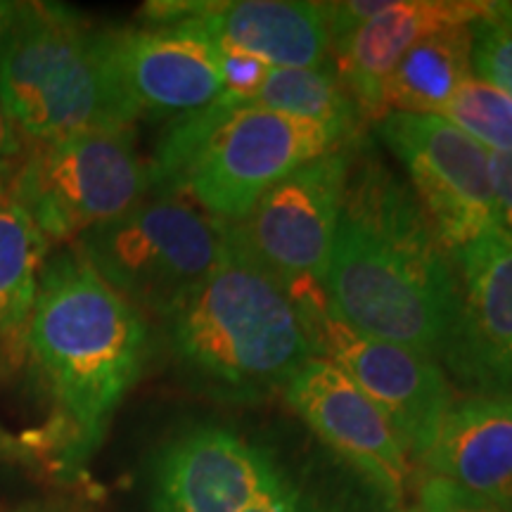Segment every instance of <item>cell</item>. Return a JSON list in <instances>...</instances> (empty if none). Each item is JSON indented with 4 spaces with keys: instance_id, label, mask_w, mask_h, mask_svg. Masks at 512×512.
<instances>
[{
    "instance_id": "obj_1",
    "label": "cell",
    "mask_w": 512,
    "mask_h": 512,
    "mask_svg": "<svg viewBox=\"0 0 512 512\" xmlns=\"http://www.w3.org/2000/svg\"><path fill=\"white\" fill-rule=\"evenodd\" d=\"M323 292L361 335L444 356L458 309L456 261L413 190L363 152H349Z\"/></svg>"
},
{
    "instance_id": "obj_2",
    "label": "cell",
    "mask_w": 512,
    "mask_h": 512,
    "mask_svg": "<svg viewBox=\"0 0 512 512\" xmlns=\"http://www.w3.org/2000/svg\"><path fill=\"white\" fill-rule=\"evenodd\" d=\"M24 347L57 406L67 463H83L143 375L145 316L95 273L76 245L48 254L38 275Z\"/></svg>"
},
{
    "instance_id": "obj_3",
    "label": "cell",
    "mask_w": 512,
    "mask_h": 512,
    "mask_svg": "<svg viewBox=\"0 0 512 512\" xmlns=\"http://www.w3.org/2000/svg\"><path fill=\"white\" fill-rule=\"evenodd\" d=\"M176 366L197 389L226 401H256L285 389L316 356L297 304L238 247L164 316Z\"/></svg>"
},
{
    "instance_id": "obj_4",
    "label": "cell",
    "mask_w": 512,
    "mask_h": 512,
    "mask_svg": "<svg viewBox=\"0 0 512 512\" xmlns=\"http://www.w3.org/2000/svg\"><path fill=\"white\" fill-rule=\"evenodd\" d=\"M351 145L332 128L223 93L176 117L150 164L157 197H188L223 223H238L266 190L299 166Z\"/></svg>"
},
{
    "instance_id": "obj_5",
    "label": "cell",
    "mask_w": 512,
    "mask_h": 512,
    "mask_svg": "<svg viewBox=\"0 0 512 512\" xmlns=\"http://www.w3.org/2000/svg\"><path fill=\"white\" fill-rule=\"evenodd\" d=\"M0 105L34 143L138 119L107 67L100 29L48 3H31L0 60Z\"/></svg>"
},
{
    "instance_id": "obj_6",
    "label": "cell",
    "mask_w": 512,
    "mask_h": 512,
    "mask_svg": "<svg viewBox=\"0 0 512 512\" xmlns=\"http://www.w3.org/2000/svg\"><path fill=\"white\" fill-rule=\"evenodd\" d=\"M74 245L126 302L164 318L226 259L230 223L178 197H155Z\"/></svg>"
},
{
    "instance_id": "obj_7",
    "label": "cell",
    "mask_w": 512,
    "mask_h": 512,
    "mask_svg": "<svg viewBox=\"0 0 512 512\" xmlns=\"http://www.w3.org/2000/svg\"><path fill=\"white\" fill-rule=\"evenodd\" d=\"M147 192L150 166L138 157L131 128H121L38 140L10 176L8 197L48 242H67L124 216Z\"/></svg>"
},
{
    "instance_id": "obj_8",
    "label": "cell",
    "mask_w": 512,
    "mask_h": 512,
    "mask_svg": "<svg viewBox=\"0 0 512 512\" xmlns=\"http://www.w3.org/2000/svg\"><path fill=\"white\" fill-rule=\"evenodd\" d=\"M287 294L302 313L316 356L335 363L380 408L408 458L422 463L453 406L439 363L349 328L330 311L320 283H302Z\"/></svg>"
},
{
    "instance_id": "obj_9",
    "label": "cell",
    "mask_w": 512,
    "mask_h": 512,
    "mask_svg": "<svg viewBox=\"0 0 512 512\" xmlns=\"http://www.w3.org/2000/svg\"><path fill=\"white\" fill-rule=\"evenodd\" d=\"M375 126L448 252L501 228L486 147L439 114L394 112Z\"/></svg>"
},
{
    "instance_id": "obj_10",
    "label": "cell",
    "mask_w": 512,
    "mask_h": 512,
    "mask_svg": "<svg viewBox=\"0 0 512 512\" xmlns=\"http://www.w3.org/2000/svg\"><path fill=\"white\" fill-rule=\"evenodd\" d=\"M351 145L299 166L261 195L233 238L249 259L287 292L302 283L323 285L335 245L339 204Z\"/></svg>"
},
{
    "instance_id": "obj_11",
    "label": "cell",
    "mask_w": 512,
    "mask_h": 512,
    "mask_svg": "<svg viewBox=\"0 0 512 512\" xmlns=\"http://www.w3.org/2000/svg\"><path fill=\"white\" fill-rule=\"evenodd\" d=\"M283 472L273 451L228 427H188L152 458L147 512H245Z\"/></svg>"
},
{
    "instance_id": "obj_12",
    "label": "cell",
    "mask_w": 512,
    "mask_h": 512,
    "mask_svg": "<svg viewBox=\"0 0 512 512\" xmlns=\"http://www.w3.org/2000/svg\"><path fill=\"white\" fill-rule=\"evenodd\" d=\"M285 399L304 425L389 505L411 484V458L380 408L328 358L313 356L287 382Z\"/></svg>"
},
{
    "instance_id": "obj_13",
    "label": "cell",
    "mask_w": 512,
    "mask_h": 512,
    "mask_svg": "<svg viewBox=\"0 0 512 512\" xmlns=\"http://www.w3.org/2000/svg\"><path fill=\"white\" fill-rule=\"evenodd\" d=\"M453 261L458 309L441 358L479 396H512V235L489 230Z\"/></svg>"
},
{
    "instance_id": "obj_14",
    "label": "cell",
    "mask_w": 512,
    "mask_h": 512,
    "mask_svg": "<svg viewBox=\"0 0 512 512\" xmlns=\"http://www.w3.org/2000/svg\"><path fill=\"white\" fill-rule=\"evenodd\" d=\"M140 15L147 27L185 31L271 67H323L332 50L318 3L306 0H157Z\"/></svg>"
},
{
    "instance_id": "obj_15",
    "label": "cell",
    "mask_w": 512,
    "mask_h": 512,
    "mask_svg": "<svg viewBox=\"0 0 512 512\" xmlns=\"http://www.w3.org/2000/svg\"><path fill=\"white\" fill-rule=\"evenodd\" d=\"M102 53L136 117H183L223 95L216 48L178 29H100Z\"/></svg>"
},
{
    "instance_id": "obj_16",
    "label": "cell",
    "mask_w": 512,
    "mask_h": 512,
    "mask_svg": "<svg viewBox=\"0 0 512 512\" xmlns=\"http://www.w3.org/2000/svg\"><path fill=\"white\" fill-rule=\"evenodd\" d=\"M486 0H394L387 10L332 46L335 72L363 119L384 114L382 88L396 62L422 38L451 27H470L489 12Z\"/></svg>"
},
{
    "instance_id": "obj_17",
    "label": "cell",
    "mask_w": 512,
    "mask_h": 512,
    "mask_svg": "<svg viewBox=\"0 0 512 512\" xmlns=\"http://www.w3.org/2000/svg\"><path fill=\"white\" fill-rule=\"evenodd\" d=\"M422 465L434 477L512 510V396H472L448 408Z\"/></svg>"
},
{
    "instance_id": "obj_18",
    "label": "cell",
    "mask_w": 512,
    "mask_h": 512,
    "mask_svg": "<svg viewBox=\"0 0 512 512\" xmlns=\"http://www.w3.org/2000/svg\"><path fill=\"white\" fill-rule=\"evenodd\" d=\"M470 27L422 38L396 62L382 88L384 114H444L453 95L475 74Z\"/></svg>"
},
{
    "instance_id": "obj_19",
    "label": "cell",
    "mask_w": 512,
    "mask_h": 512,
    "mask_svg": "<svg viewBox=\"0 0 512 512\" xmlns=\"http://www.w3.org/2000/svg\"><path fill=\"white\" fill-rule=\"evenodd\" d=\"M247 105L264 107L290 117L311 119L354 143L363 114L356 107L335 69L330 67H271Z\"/></svg>"
},
{
    "instance_id": "obj_20",
    "label": "cell",
    "mask_w": 512,
    "mask_h": 512,
    "mask_svg": "<svg viewBox=\"0 0 512 512\" xmlns=\"http://www.w3.org/2000/svg\"><path fill=\"white\" fill-rule=\"evenodd\" d=\"M50 242L29 214L8 195H0V337L24 342L38 275Z\"/></svg>"
},
{
    "instance_id": "obj_21",
    "label": "cell",
    "mask_w": 512,
    "mask_h": 512,
    "mask_svg": "<svg viewBox=\"0 0 512 512\" xmlns=\"http://www.w3.org/2000/svg\"><path fill=\"white\" fill-rule=\"evenodd\" d=\"M441 117L491 152H512V98L472 74Z\"/></svg>"
},
{
    "instance_id": "obj_22",
    "label": "cell",
    "mask_w": 512,
    "mask_h": 512,
    "mask_svg": "<svg viewBox=\"0 0 512 512\" xmlns=\"http://www.w3.org/2000/svg\"><path fill=\"white\" fill-rule=\"evenodd\" d=\"M470 29L472 72L512 98V3H491Z\"/></svg>"
},
{
    "instance_id": "obj_23",
    "label": "cell",
    "mask_w": 512,
    "mask_h": 512,
    "mask_svg": "<svg viewBox=\"0 0 512 512\" xmlns=\"http://www.w3.org/2000/svg\"><path fill=\"white\" fill-rule=\"evenodd\" d=\"M245 512H370L354 505L351 501L344 503L342 498L323 494L316 486H309L285 467L271 489H266Z\"/></svg>"
},
{
    "instance_id": "obj_24",
    "label": "cell",
    "mask_w": 512,
    "mask_h": 512,
    "mask_svg": "<svg viewBox=\"0 0 512 512\" xmlns=\"http://www.w3.org/2000/svg\"><path fill=\"white\" fill-rule=\"evenodd\" d=\"M216 48V62H219V72L223 79V93L233 95L238 100H249L261 81L266 79L271 64H266L259 57L240 53V50Z\"/></svg>"
},
{
    "instance_id": "obj_25",
    "label": "cell",
    "mask_w": 512,
    "mask_h": 512,
    "mask_svg": "<svg viewBox=\"0 0 512 512\" xmlns=\"http://www.w3.org/2000/svg\"><path fill=\"white\" fill-rule=\"evenodd\" d=\"M394 0H337V3H318L323 15L325 29H328L330 46L344 41V38L361 29L363 24L380 15Z\"/></svg>"
},
{
    "instance_id": "obj_26",
    "label": "cell",
    "mask_w": 512,
    "mask_h": 512,
    "mask_svg": "<svg viewBox=\"0 0 512 512\" xmlns=\"http://www.w3.org/2000/svg\"><path fill=\"white\" fill-rule=\"evenodd\" d=\"M418 512H505L491 501H484L446 479L427 475L420 484V510Z\"/></svg>"
},
{
    "instance_id": "obj_27",
    "label": "cell",
    "mask_w": 512,
    "mask_h": 512,
    "mask_svg": "<svg viewBox=\"0 0 512 512\" xmlns=\"http://www.w3.org/2000/svg\"><path fill=\"white\" fill-rule=\"evenodd\" d=\"M489 174L494 188L498 223L512 235V152L489 150Z\"/></svg>"
},
{
    "instance_id": "obj_28",
    "label": "cell",
    "mask_w": 512,
    "mask_h": 512,
    "mask_svg": "<svg viewBox=\"0 0 512 512\" xmlns=\"http://www.w3.org/2000/svg\"><path fill=\"white\" fill-rule=\"evenodd\" d=\"M22 155V138H19L17 126L12 124L8 112L0 105V181H5V178L10 181Z\"/></svg>"
},
{
    "instance_id": "obj_29",
    "label": "cell",
    "mask_w": 512,
    "mask_h": 512,
    "mask_svg": "<svg viewBox=\"0 0 512 512\" xmlns=\"http://www.w3.org/2000/svg\"><path fill=\"white\" fill-rule=\"evenodd\" d=\"M31 3H17V0H0V60L10 48L12 38L22 27L24 17L29 15Z\"/></svg>"
},
{
    "instance_id": "obj_30",
    "label": "cell",
    "mask_w": 512,
    "mask_h": 512,
    "mask_svg": "<svg viewBox=\"0 0 512 512\" xmlns=\"http://www.w3.org/2000/svg\"><path fill=\"white\" fill-rule=\"evenodd\" d=\"M403 512H418V510H403Z\"/></svg>"
},
{
    "instance_id": "obj_31",
    "label": "cell",
    "mask_w": 512,
    "mask_h": 512,
    "mask_svg": "<svg viewBox=\"0 0 512 512\" xmlns=\"http://www.w3.org/2000/svg\"><path fill=\"white\" fill-rule=\"evenodd\" d=\"M510 512H512V510H510Z\"/></svg>"
}]
</instances>
